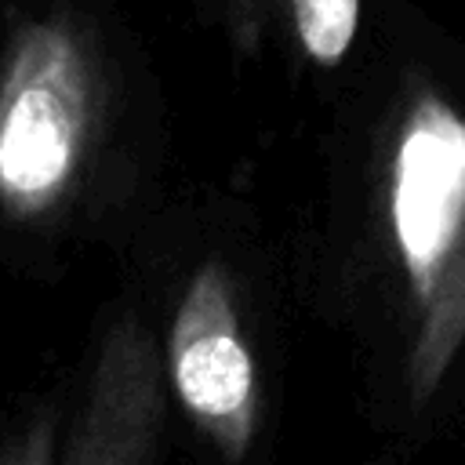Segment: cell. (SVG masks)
<instances>
[{
    "label": "cell",
    "mask_w": 465,
    "mask_h": 465,
    "mask_svg": "<svg viewBox=\"0 0 465 465\" xmlns=\"http://www.w3.org/2000/svg\"><path fill=\"white\" fill-rule=\"evenodd\" d=\"M389 211L418 320L407 389L425 403L465 345V120L440 94H418L400 127Z\"/></svg>",
    "instance_id": "2"
},
{
    "label": "cell",
    "mask_w": 465,
    "mask_h": 465,
    "mask_svg": "<svg viewBox=\"0 0 465 465\" xmlns=\"http://www.w3.org/2000/svg\"><path fill=\"white\" fill-rule=\"evenodd\" d=\"M163 425L160 345L138 316H116L91 356L76 407L62 421L54 465H163Z\"/></svg>",
    "instance_id": "4"
},
{
    "label": "cell",
    "mask_w": 465,
    "mask_h": 465,
    "mask_svg": "<svg viewBox=\"0 0 465 465\" xmlns=\"http://www.w3.org/2000/svg\"><path fill=\"white\" fill-rule=\"evenodd\" d=\"M160 360L167 392H174L200 440L225 465H240L258 440L262 389L222 265L207 262L193 272L171 316Z\"/></svg>",
    "instance_id": "3"
},
{
    "label": "cell",
    "mask_w": 465,
    "mask_h": 465,
    "mask_svg": "<svg viewBox=\"0 0 465 465\" xmlns=\"http://www.w3.org/2000/svg\"><path fill=\"white\" fill-rule=\"evenodd\" d=\"M62 414L51 403L33 407L0 436V465H54Z\"/></svg>",
    "instance_id": "6"
},
{
    "label": "cell",
    "mask_w": 465,
    "mask_h": 465,
    "mask_svg": "<svg viewBox=\"0 0 465 465\" xmlns=\"http://www.w3.org/2000/svg\"><path fill=\"white\" fill-rule=\"evenodd\" d=\"M360 0H294V29L312 62L334 65L356 36Z\"/></svg>",
    "instance_id": "5"
},
{
    "label": "cell",
    "mask_w": 465,
    "mask_h": 465,
    "mask_svg": "<svg viewBox=\"0 0 465 465\" xmlns=\"http://www.w3.org/2000/svg\"><path fill=\"white\" fill-rule=\"evenodd\" d=\"M109 69L69 0H7L0 15V232L54 236L94 178Z\"/></svg>",
    "instance_id": "1"
}]
</instances>
